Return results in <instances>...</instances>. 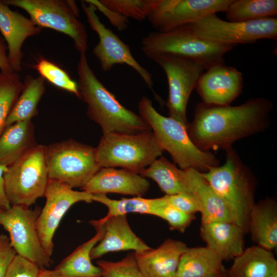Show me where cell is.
I'll return each instance as SVG.
<instances>
[{
	"instance_id": "cell-33",
	"label": "cell",
	"mask_w": 277,
	"mask_h": 277,
	"mask_svg": "<svg viewBox=\"0 0 277 277\" xmlns=\"http://www.w3.org/2000/svg\"><path fill=\"white\" fill-rule=\"evenodd\" d=\"M39 75L56 87L65 90L80 98L78 84L62 68L52 62L40 58L33 66Z\"/></svg>"
},
{
	"instance_id": "cell-3",
	"label": "cell",
	"mask_w": 277,
	"mask_h": 277,
	"mask_svg": "<svg viewBox=\"0 0 277 277\" xmlns=\"http://www.w3.org/2000/svg\"><path fill=\"white\" fill-rule=\"evenodd\" d=\"M225 151L222 165L201 173L229 208L234 223L247 233L250 213L255 203L256 179L232 147Z\"/></svg>"
},
{
	"instance_id": "cell-42",
	"label": "cell",
	"mask_w": 277,
	"mask_h": 277,
	"mask_svg": "<svg viewBox=\"0 0 277 277\" xmlns=\"http://www.w3.org/2000/svg\"><path fill=\"white\" fill-rule=\"evenodd\" d=\"M0 69L1 71L3 72L13 71L8 60L6 43L1 36H0Z\"/></svg>"
},
{
	"instance_id": "cell-1",
	"label": "cell",
	"mask_w": 277,
	"mask_h": 277,
	"mask_svg": "<svg viewBox=\"0 0 277 277\" xmlns=\"http://www.w3.org/2000/svg\"><path fill=\"white\" fill-rule=\"evenodd\" d=\"M272 109L271 101L262 97L234 106L201 102L195 107L193 120L187 131L200 149L226 150L236 141L265 130Z\"/></svg>"
},
{
	"instance_id": "cell-30",
	"label": "cell",
	"mask_w": 277,
	"mask_h": 277,
	"mask_svg": "<svg viewBox=\"0 0 277 277\" xmlns=\"http://www.w3.org/2000/svg\"><path fill=\"white\" fill-rule=\"evenodd\" d=\"M225 15L228 21L247 22L276 17V0H232Z\"/></svg>"
},
{
	"instance_id": "cell-13",
	"label": "cell",
	"mask_w": 277,
	"mask_h": 277,
	"mask_svg": "<svg viewBox=\"0 0 277 277\" xmlns=\"http://www.w3.org/2000/svg\"><path fill=\"white\" fill-rule=\"evenodd\" d=\"M81 6L90 28L98 35L99 42L92 53L98 60L103 71H109L117 64L127 65L152 90L153 83L151 74L135 60L129 46L100 21L96 13L95 6L89 0L82 1Z\"/></svg>"
},
{
	"instance_id": "cell-6",
	"label": "cell",
	"mask_w": 277,
	"mask_h": 277,
	"mask_svg": "<svg viewBox=\"0 0 277 277\" xmlns=\"http://www.w3.org/2000/svg\"><path fill=\"white\" fill-rule=\"evenodd\" d=\"M234 46L197 37L184 25L166 32H150L141 42L142 52L148 57L158 54H175L193 60L206 70L224 63V55Z\"/></svg>"
},
{
	"instance_id": "cell-22",
	"label": "cell",
	"mask_w": 277,
	"mask_h": 277,
	"mask_svg": "<svg viewBox=\"0 0 277 277\" xmlns=\"http://www.w3.org/2000/svg\"><path fill=\"white\" fill-rule=\"evenodd\" d=\"M184 170L189 189L196 198L200 207L201 223H234L233 216L229 208L202 173L193 168Z\"/></svg>"
},
{
	"instance_id": "cell-11",
	"label": "cell",
	"mask_w": 277,
	"mask_h": 277,
	"mask_svg": "<svg viewBox=\"0 0 277 277\" xmlns=\"http://www.w3.org/2000/svg\"><path fill=\"white\" fill-rule=\"evenodd\" d=\"M149 58L160 65L166 75L169 88L166 106L169 116L187 128L188 102L205 67L193 60L172 54H158Z\"/></svg>"
},
{
	"instance_id": "cell-5",
	"label": "cell",
	"mask_w": 277,
	"mask_h": 277,
	"mask_svg": "<svg viewBox=\"0 0 277 277\" xmlns=\"http://www.w3.org/2000/svg\"><path fill=\"white\" fill-rule=\"evenodd\" d=\"M95 151L101 168L121 167L140 174L164 151L150 130L137 134H103Z\"/></svg>"
},
{
	"instance_id": "cell-37",
	"label": "cell",
	"mask_w": 277,
	"mask_h": 277,
	"mask_svg": "<svg viewBox=\"0 0 277 277\" xmlns=\"http://www.w3.org/2000/svg\"><path fill=\"white\" fill-rule=\"evenodd\" d=\"M165 202L178 210L189 214L200 212V207L195 196L191 193L183 192L173 195H165Z\"/></svg>"
},
{
	"instance_id": "cell-7",
	"label": "cell",
	"mask_w": 277,
	"mask_h": 277,
	"mask_svg": "<svg viewBox=\"0 0 277 277\" xmlns=\"http://www.w3.org/2000/svg\"><path fill=\"white\" fill-rule=\"evenodd\" d=\"M44 147L49 178L72 189H81L101 168L91 146L69 139Z\"/></svg>"
},
{
	"instance_id": "cell-34",
	"label": "cell",
	"mask_w": 277,
	"mask_h": 277,
	"mask_svg": "<svg viewBox=\"0 0 277 277\" xmlns=\"http://www.w3.org/2000/svg\"><path fill=\"white\" fill-rule=\"evenodd\" d=\"M108 9L126 17L143 21L150 13L153 0H101Z\"/></svg>"
},
{
	"instance_id": "cell-39",
	"label": "cell",
	"mask_w": 277,
	"mask_h": 277,
	"mask_svg": "<svg viewBox=\"0 0 277 277\" xmlns=\"http://www.w3.org/2000/svg\"><path fill=\"white\" fill-rule=\"evenodd\" d=\"M17 253L9 238L0 234V277H5Z\"/></svg>"
},
{
	"instance_id": "cell-16",
	"label": "cell",
	"mask_w": 277,
	"mask_h": 277,
	"mask_svg": "<svg viewBox=\"0 0 277 277\" xmlns=\"http://www.w3.org/2000/svg\"><path fill=\"white\" fill-rule=\"evenodd\" d=\"M243 85L242 73L234 67L221 63L202 74L195 88L203 103L227 106L239 96Z\"/></svg>"
},
{
	"instance_id": "cell-43",
	"label": "cell",
	"mask_w": 277,
	"mask_h": 277,
	"mask_svg": "<svg viewBox=\"0 0 277 277\" xmlns=\"http://www.w3.org/2000/svg\"><path fill=\"white\" fill-rule=\"evenodd\" d=\"M38 277H65L56 269H40Z\"/></svg>"
},
{
	"instance_id": "cell-32",
	"label": "cell",
	"mask_w": 277,
	"mask_h": 277,
	"mask_svg": "<svg viewBox=\"0 0 277 277\" xmlns=\"http://www.w3.org/2000/svg\"><path fill=\"white\" fill-rule=\"evenodd\" d=\"M18 73L0 72V136L6 128L7 118L22 90Z\"/></svg>"
},
{
	"instance_id": "cell-21",
	"label": "cell",
	"mask_w": 277,
	"mask_h": 277,
	"mask_svg": "<svg viewBox=\"0 0 277 277\" xmlns=\"http://www.w3.org/2000/svg\"><path fill=\"white\" fill-rule=\"evenodd\" d=\"M245 232L234 222L201 223L200 234L206 247L223 261L233 260L244 249Z\"/></svg>"
},
{
	"instance_id": "cell-45",
	"label": "cell",
	"mask_w": 277,
	"mask_h": 277,
	"mask_svg": "<svg viewBox=\"0 0 277 277\" xmlns=\"http://www.w3.org/2000/svg\"><path fill=\"white\" fill-rule=\"evenodd\" d=\"M216 277H228L227 276V273H225V274H222V275H220L218 276H216Z\"/></svg>"
},
{
	"instance_id": "cell-8",
	"label": "cell",
	"mask_w": 277,
	"mask_h": 277,
	"mask_svg": "<svg viewBox=\"0 0 277 277\" xmlns=\"http://www.w3.org/2000/svg\"><path fill=\"white\" fill-rule=\"evenodd\" d=\"M5 190L11 205L30 207L44 196L49 179L44 145L34 146L8 167Z\"/></svg>"
},
{
	"instance_id": "cell-20",
	"label": "cell",
	"mask_w": 277,
	"mask_h": 277,
	"mask_svg": "<svg viewBox=\"0 0 277 277\" xmlns=\"http://www.w3.org/2000/svg\"><path fill=\"white\" fill-rule=\"evenodd\" d=\"M98 220L103 225L104 233L102 239L91 252V260L111 252L127 250L137 252L150 248L132 231L127 215L103 217Z\"/></svg>"
},
{
	"instance_id": "cell-2",
	"label": "cell",
	"mask_w": 277,
	"mask_h": 277,
	"mask_svg": "<svg viewBox=\"0 0 277 277\" xmlns=\"http://www.w3.org/2000/svg\"><path fill=\"white\" fill-rule=\"evenodd\" d=\"M77 74L80 98L87 105V114L101 127L103 134H137L151 130L140 115L125 107L98 80L86 52L80 53Z\"/></svg>"
},
{
	"instance_id": "cell-36",
	"label": "cell",
	"mask_w": 277,
	"mask_h": 277,
	"mask_svg": "<svg viewBox=\"0 0 277 277\" xmlns=\"http://www.w3.org/2000/svg\"><path fill=\"white\" fill-rule=\"evenodd\" d=\"M158 202L153 215L159 217L168 223L171 230L180 232H185L186 228L195 219V214L184 213L167 204L164 196L157 197Z\"/></svg>"
},
{
	"instance_id": "cell-27",
	"label": "cell",
	"mask_w": 277,
	"mask_h": 277,
	"mask_svg": "<svg viewBox=\"0 0 277 277\" xmlns=\"http://www.w3.org/2000/svg\"><path fill=\"white\" fill-rule=\"evenodd\" d=\"M277 271V261L272 252L259 246L244 250L233 259L228 277H269Z\"/></svg>"
},
{
	"instance_id": "cell-26",
	"label": "cell",
	"mask_w": 277,
	"mask_h": 277,
	"mask_svg": "<svg viewBox=\"0 0 277 277\" xmlns=\"http://www.w3.org/2000/svg\"><path fill=\"white\" fill-rule=\"evenodd\" d=\"M37 144L31 120L6 127L0 136V164L9 166Z\"/></svg>"
},
{
	"instance_id": "cell-12",
	"label": "cell",
	"mask_w": 277,
	"mask_h": 277,
	"mask_svg": "<svg viewBox=\"0 0 277 277\" xmlns=\"http://www.w3.org/2000/svg\"><path fill=\"white\" fill-rule=\"evenodd\" d=\"M41 210L14 205L0 211V225L8 232L17 255L36 265L39 269L48 267L52 261L41 243L36 221Z\"/></svg>"
},
{
	"instance_id": "cell-14",
	"label": "cell",
	"mask_w": 277,
	"mask_h": 277,
	"mask_svg": "<svg viewBox=\"0 0 277 277\" xmlns=\"http://www.w3.org/2000/svg\"><path fill=\"white\" fill-rule=\"evenodd\" d=\"M44 196L46 203L37 217L36 229L43 248L51 257L53 236L63 217L75 203L93 202V194L74 190L65 184L49 179Z\"/></svg>"
},
{
	"instance_id": "cell-18",
	"label": "cell",
	"mask_w": 277,
	"mask_h": 277,
	"mask_svg": "<svg viewBox=\"0 0 277 277\" xmlns=\"http://www.w3.org/2000/svg\"><path fill=\"white\" fill-rule=\"evenodd\" d=\"M150 186L149 182L140 174L124 169L102 167L81 189L92 194L113 193L143 197Z\"/></svg>"
},
{
	"instance_id": "cell-10",
	"label": "cell",
	"mask_w": 277,
	"mask_h": 277,
	"mask_svg": "<svg viewBox=\"0 0 277 277\" xmlns=\"http://www.w3.org/2000/svg\"><path fill=\"white\" fill-rule=\"evenodd\" d=\"M184 26L197 37L222 44L235 46L277 38L276 17L235 22L222 19L214 13Z\"/></svg>"
},
{
	"instance_id": "cell-46",
	"label": "cell",
	"mask_w": 277,
	"mask_h": 277,
	"mask_svg": "<svg viewBox=\"0 0 277 277\" xmlns=\"http://www.w3.org/2000/svg\"><path fill=\"white\" fill-rule=\"evenodd\" d=\"M2 210L0 208V211H1Z\"/></svg>"
},
{
	"instance_id": "cell-35",
	"label": "cell",
	"mask_w": 277,
	"mask_h": 277,
	"mask_svg": "<svg viewBox=\"0 0 277 277\" xmlns=\"http://www.w3.org/2000/svg\"><path fill=\"white\" fill-rule=\"evenodd\" d=\"M96 264L102 270L101 277H145L138 266L134 252L116 262L100 260Z\"/></svg>"
},
{
	"instance_id": "cell-24",
	"label": "cell",
	"mask_w": 277,
	"mask_h": 277,
	"mask_svg": "<svg viewBox=\"0 0 277 277\" xmlns=\"http://www.w3.org/2000/svg\"><path fill=\"white\" fill-rule=\"evenodd\" d=\"M89 223L95 230V234L89 240L80 245L64 259L55 268L65 277H101L102 270L91 262V252L102 239L104 229L103 224L98 220Z\"/></svg>"
},
{
	"instance_id": "cell-19",
	"label": "cell",
	"mask_w": 277,
	"mask_h": 277,
	"mask_svg": "<svg viewBox=\"0 0 277 277\" xmlns=\"http://www.w3.org/2000/svg\"><path fill=\"white\" fill-rule=\"evenodd\" d=\"M187 248L184 242L169 238L156 248L134 252L145 277H176L180 258Z\"/></svg>"
},
{
	"instance_id": "cell-25",
	"label": "cell",
	"mask_w": 277,
	"mask_h": 277,
	"mask_svg": "<svg viewBox=\"0 0 277 277\" xmlns=\"http://www.w3.org/2000/svg\"><path fill=\"white\" fill-rule=\"evenodd\" d=\"M223 262L206 246L188 247L180 258L176 277H216L227 273Z\"/></svg>"
},
{
	"instance_id": "cell-31",
	"label": "cell",
	"mask_w": 277,
	"mask_h": 277,
	"mask_svg": "<svg viewBox=\"0 0 277 277\" xmlns=\"http://www.w3.org/2000/svg\"><path fill=\"white\" fill-rule=\"evenodd\" d=\"M92 200L107 207L108 213L104 217L106 219L131 213L153 215L157 204V198L146 199L142 196H133L113 200L109 198L106 194L102 193L93 194Z\"/></svg>"
},
{
	"instance_id": "cell-23",
	"label": "cell",
	"mask_w": 277,
	"mask_h": 277,
	"mask_svg": "<svg viewBox=\"0 0 277 277\" xmlns=\"http://www.w3.org/2000/svg\"><path fill=\"white\" fill-rule=\"evenodd\" d=\"M252 240L267 250L277 246V206L274 199L267 197L254 203L251 210L248 232Z\"/></svg>"
},
{
	"instance_id": "cell-28",
	"label": "cell",
	"mask_w": 277,
	"mask_h": 277,
	"mask_svg": "<svg viewBox=\"0 0 277 277\" xmlns=\"http://www.w3.org/2000/svg\"><path fill=\"white\" fill-rule=\"evenodd\" d=\"M140 174L155 181L166 195L191 193L185 170L178 168L164 156L155 160Z\"/></svg>"
},
{
	"instance_id": "cell-17",
	"label": "cell",
	"mask_w": 277,
	"mask_h": 277,
	"mask_svg": "<svg viewBox=\"0 0 277 277\" xmlns=\"http://www.w3.org/2000/svg\"><path fill=\"white\" fill-rule=\"evenodd\" d=\"M9 6L0 1V31L7 46L11 69L18 73L22 70L24 56L22 48L24 42L29 37L40 34L43 28Z\"/></svg>"
},
{
	"instance_id": "cell-44",
	"label": "cell",
	"mask_w": 277,
	"mask_h": 277,
	"mask_svg": "<svg viewBox=\"0 0 277 277\" xmlns=\"http://www.w3.org/2000/svg\"><path fill=\"white\" fill-rule=\"evenodd\" d=\"M269 277H277V271L274 272Z\"/></svg>"
},
{
	"instance_id": "cell-29",
	"label": "cell",
	"mask_w": 277,
	"mask_h": 277,
	"mask_svg": "<svg viewBox=\"0 0 277 277\" xmlns=\"http://www.w3.org/2000/svg\"><path fill=\"white\" fill-rule=\"evenodd\" d=\"M45 90V80L42 76L26 75L22 91L9 114L6 127L35 116L38 114V104Z\"/></svg>"
},
{
	"instance_id": "cell-9",
	"label": "cell",
	"mask_w": 277,
	"mask_h": 277,
	"mask_svg": "<svg viewBox=\"0 0 277 277\" xmlns=\"http://www.w3.org/2000/svg\"><path fill=\"white\" fill-rule=\"evenodd\" d=\"M8 6L24 10L33 23L70 36L75 49L86 52L88 36L85 25L79 20V9L71 0H2Z\"/></svg>"
},
{
	"instance_id": "cell-40",
	"label": "cell",
	"mask_w": 277,
	"mask_h": 277,
	"mask_svg": "<svg viewBox=\"0 0 277 277\" xmlns=\"http://www.w3.org/2000/svg\"><path fill=\"white\" fill-rule=\"evenodd\" d=\"M97 9L107 17L111 23L120 31L125 30L128 25V18L105 7L100 1L89 0Z\"/></svg>"
},
{
	"instance_id": "cell-15",
	"label": "cell",
	"mask_w": 277,
	"mask_h": 277,
	"mask_svg": "<svg viewBox=\"0 0 277 277\" xmlns=\"http://www.w3.org/2000/svg\"><path fill=\"white\" fill-rule=\"evenodd\" d=\"M232 0H153L147 18L158 32H166L207 15L225 12Z\"/></svg>"
},
{
	"instance_id": "cell-4",
	"label": "cell",
	"mask_w": 277,
	"mask_h": 277,
	"mask_svg": "<svg viewBox=\"0 0 277 277\" xmlns=\"http://www.w3.org/2000/svg\"><path fill=\"white\" fill-rule=\"evenodd\" d=\"M138 108L140 115L150 127L159 145L170 154L180 168H193L205 172L219 165V161L213 153L197 148L190 139L187 128L159 113L148 97L142 98Z\"/></svg>"
},
{
	"instance_id": "cell-38",
	"label": "cell",
	"mask_w": 277,
	"mask_h": 277,
	"mask_svg": "<svg viewBox=\"0 0 277 277\" xmlns=\"http://www.w3.org/2000/svg\"><path fill=\"white\" fill-rule=\"evenodd\" d=\"M40 269L35 264L16 255L5 277H38Z\"/></svg>"
},
{
	"instance_id": "cell-41",
	"label": "cell",
	"mask_w": 277,
	"mask_h": 277,
	"mask_svg": "<svg viewBox=\"0 0 277 277\" xmlns=\"http://www.w3.org/2000/svg\"><path fill=\"white\" fill-rule=\"evenodd\" d=\"M7 169L8 166L0 164V208L3 210H8L11 206L6 194L4 177Z\"/></svg>"
}]
</instances>
